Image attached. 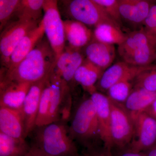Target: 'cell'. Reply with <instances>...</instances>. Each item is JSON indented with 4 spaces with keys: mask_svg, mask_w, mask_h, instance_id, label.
I'll list each match as a JSON object with an SVG mask.
<instances>
[{
    "mask_svg": "<svg viewBox=\"0 0 156 156\" xmlns=\"http://www.w3.org/2000/svg\"><path fill=\"white\" fill-rule=\"evenodd\" d=\"M31 134L32 144L47 156H81L70 135L68 122L57 121L36 127Z\"/></svg>",
    "mask_w": 156,
    "mask_h": 156,
    "instance_id": "cell-3",
    "label": "cell"
},
{
    "mask_svg": "<svg viewBox=\"0 0 156 156\" xmlns=\"http://www.w3.org/2000/svg\"><path fill=\"white\" fill-rule=\"evenodd\" d=\"M44 34L42 19L39 25L27 34L17 45L11 54L7 67L2 69L1 72L11 70L16 67L41 41Z\"/></svg>",
    "mask_w": 156,
    "mask_h": 156,
    "instance_id": "cell-13",
    "label": "cell"
},
{
    "mask_svg": "<svg viewBox=\"0 0 156 156\" xmlns=\"http://www.w3.org/2000/svg\"><path fill=\"white\" fill-rule=\"evenodd\" d=\"M144 67L131 66L123 61L118 62L104 71L96 84L97 91L101 93L106 92L113 85L123 79L136 75Z\"/></svg>",
    "mask_w": 156,
    "mask_h": 156,
    "instance_id": "cell-14",
    "label": "cell"
},
{
    "mask_svg": "<svg viewBox=\"0 0 156 156\" xmlns=\"http://www.w3.org/2000/svg\"><path fill=\"white\" fill-rule=\"evenodd\" d=\"M156 45L151 42L122 57V61L131 66L143 67L155 61Z\"/></svg>",
    "mask_w": 156,
    "mask_h": 156,
    "instance_id": "cell-23",
    "label": "cell"
},
{
    "mask_svg": "<svg viewBox=\"0 0 156 156\" xmlns=\"http://www.w3.org/2000/svg\"><path fill=\"white\" fill-rule=\"evenodd\" d=\"M69 87L54 71L42 92L36 127L59 121L68 122L71 114Z\"/></svg>",
    "mask_w": 156,
    "mask_h": 156,
    "instance_id": "cell-2",
    "label": "cell"
},
{
    "mask_svg": "<svg viewBox=\"0 0 156 156\" xmlns=\"http://www.w3.org/2000/svg\"><path fill=\"white\" fill-rule=\"evenodd\" d=\"M85 58L83 50L66 47L56 60L54 71L69 86L74 82L75 74Z\"/></svg>",
    "mask_w": 156,
    "mask_h": 156,
    "instance_id": "cell-12",
    "label": "cell"
},
{
    "mask_svg": "<svg viewBox=\"0 0 156 156\" xmlns=\"http://www.w3.org/2000/svg\"><path fill=\"white\" fill-rule=\"evenodd\" d=\"M135 133L131 144L126 149L143 152L156 144V120L144 112L134 119Z\"/></svg>",
    "mask_w": 156,
    "mask_h": 156,
    "instance_id": "cell-9",
    "label": "cell"
},
{
    "mask_svg": "<svg viewBox=\"0 0 156 156\" xmlns=\"http://www.w3.org/2000/svg\"><path fill=\"white\" fill-rule=\"evenodd\" d=\"M0 132L18 139H26L21 110L0 107Z\"/></svg>",
    "mask_w": 156,
    "mask_h": 156,
    "instance_id": "cell-18",
    "label": "cell"
},
{
    "mask_svg": "<svg viewBox=\"0 0 156 156\" xmlns=\"http://www.w3.org/2000/svg\"><path fill=\"white\" fill-rule=\"evenodd\" d=\"M56 62L53 49L44 37L16 67L1 72L0 85L11 82L32 84L41 80L53 71Z\"/></svg>",
    "mask_w": 156,
    "mask_h": 156,
    "instance_id": "cell-1",
    "label": "cell"
},
{
    "mask_svg": "<svg viewBox=\"0 0 156 156\" xmlns=\"http://www.w3.org/2000/svg\"><path fill=\"white\" fill-rule=\"evenodd\" d=\"M134 88H140L156 92V64L146 66L134 78Z\"/></svg>",
    "mask_w": 156,
    "mask_h": 156,
    "instance_id": "cell-28",
    "label": "cell"
},
{
    "mask_svg": "<svg viewBox=\"0 0 156 156\" xmlns=\"http://www.w3.org/2000/svg\"><path fill=\"white\" fill-rule=\"evenodd\" d=\"M69 121V134L75 142L87 149L96 146L95 141L100 139L99 126L95 104L90 96L79 103Z\"/></svg>",
    "mask_w": 156,
    "mask_h": 156,
    "instance_id": "cell-4",
    "label": "cell"
},
{
    "mask_svg": "<svg viewBox=\"0 0 156 156\" xmlns=\"http://www.w3.org/2000/svg\"><path fill=\"white\" fill-rule=\"evenodd\" d=\"M45 0H20L14 17L40 21Z\"/></svg>",
    "mask_w": 156,
    "mask_h": 156,
    "instance_id": "cell-26",
    "label": "cell"
},
{
    "mask_svg": "<svg viewBox=\"0 0 156 156\" xmlns=\"http://www.w3.org/2000/svg\"><path fill=\"white\" fill-rule=\"evenodd\" d=\"M110 100L111 131L113 148H116L119 150L126 149L134 138L135 133L134 121L123 105Z\"/></svg>",
    "mask_w": 156,
    "mask_h": 156,
    "instance_id": "cell-7",
    "label": "cell"
},
{
    "mask_svg": "<svg viewBox=\"0 0 156 156\" xmlns=\"http://www.w3.org/2000/svg\"><path fill=\"white\" fill-rule=\"evenodd\" d=\"M143 25L146 32L153 38L156 44V3L151 7Z\"/></svg>",
    "mask_w": 156,
    "mask_h": 156,
    "instance_id": "cell-31",
    "label": "cell"
},
{
    "mask_svg": "<svg viewBox=\"0 0 156 156\" xmlns=\"http://www.w3.org/2000/svg\"><path fill=\"white\" fill-rule=\"evenodd\" d=\"M24 156H47L42 153L41 151L33 144H31L30 150Z\"/></svg>",
    "mask_w": 156,
    "mask_h": 156,
    "instance_id": "cell-34",
    "label": "cell"
},
{
    "mask_svg": "<svg viewBox=\"0 0 156 156\" xmlns=\"http://www.w3.org/2000/svg\"><path fill=\"white\" fill-rule=\"evenodd\" d=\"M136 75L123 79L113 85L107 91V95L112 101L124 105L134 88L133 80Z\"/></svg>",
    "mask_w": 156,
    "mask_h": 156,
    "instance_id": "cell-27",
    "label": "cell"
},
{
    "mask_svg": "<svg viewBox=\"0 0 156 156\" xmlns=\"http://www.w3.org/2000/svg\"><path fill=\"white\" fill-rule=\"evenodd\" d=\"M156 99V92L134 88L123 105L134 120L138 115L146 111Z\"/></svg>",
    "mask_w": 156,
    "mask_h": 156,
    "instance_id": "cell-20",
    "label": "cell"
},
{
    "mask_svg": "<svg viewBox=\"0 0 156 156\" xmlns=\"http://www.w3.org/2000/svg\"><path fill=\"white\" fill-rule=\"evenodd\" d=\"M155 61H156V58H155Z\"/></svg>",
    "mask_w": 156,
    "mask_h": 156,
    "instance_id": "cell-37",
    "label": "cell"
},
{
    "mask_svg": "<svg viewBox=\"0 0 156 156\" xmlns=\"http://www.w3.org/2000/svg\"><path fill=\"white\" fill-rule=\"evenodd\" d=\"M64 24L66 41L70 48L83 50L93 39V31L82 23L68 19Z\"/></svg>",
    "mask_w": 156,
    "mask_h": 156,
    "instance_id": "cell-19",
    "label": "cell"
},
{
    "mask_svg": "<svg viewBox=\"0 0 156 156\" xmlns=\"http://www.w3.org/2000/svg\"><path fill=\"white\" fill-rule=\"evenodd\" d=\"M104 71L85 58L75 74L74 82L80 85L90 95L97 91L96 84Z\"/></svg>",
    "mask_w": 156,
    "mask_h": 156,
    "instance_id": "cell-21",
    "label": "cell"
},
{
    "mask_svg": "<svg viewBox=\"0 0 156 156\" xmlns=\"http://www.w3.org/2000/svg\"><path fill=\"white\" fill-rule=\"evenodd\" d=\"M143 152L147 156H156V144L150 149Z\"/></svg>",
    "mask_w": 156,
    "mask_h": 156,
    "instance_id": "cell-36",
    "label": "cell"
},
{
    "mask_svg": "<svg viewBox=\"0 0 156 156\" xmlns=\"http://www.w3.org/2000/svg\"><path fill=\"white\" fill-rule=\"evenodd\" d=\"M83 50L87 60L104 71L112 65L115 58V45L98 41L94 39Z\"/></svg>",
    "mask_w": 156,
    "mask_h": 156,
    "instance_id": "cell-16",
    "label": "cell"
},
{
    "mask_svg": "<svg viewBox=\"0 0 156 156\" xmlns=\"http://www.w3.org/2000/svg\"><path fill=\"white\" fill-rule=\"evenodd\" d=\"M30 147L26 140L14 138L0 132V156H24Z\"/></svg>",
    "mask_w": 156,
    "mask_h": 156,
    "instance_id": "cell-25",
    "label": "cell"
},
{
    "mask_svg": "<svg viewBox=\"0 0 156 156\" xmlns=\"http://www.w3.org/2000/svg\"><path fill=\"white\" fill-rule=\"evenodd\" d=\"M90 96L96 108L100 140L103 143V146L112 150L110 99L107 95L98 91L92 93Z\"/></svg>",
    "mask_w": 156,
    "mask_h": 156,
    "instance_id": "cell-11",
    "label": "cell"
},
{
    "mask_svg": "<svg viewBox=\"0 0 156 156\" xmlns=\"http://www.w3.org/2000/svg\"><path fill=\"white\" fill-rule=\"evenodd\" d=\"M151 42L156 45L153 38L148 34L142 27L139 30L134 31L127 35L126 40L118 46V53L122 58Z\"/></svg>",
    "mask_w": 156,
    "mask_h": 156,
    "instance_id": "cell-24",
    "label": "cell"
},
{
    "mask_svg": "<svg viewBox=\"0 0 156 156\" xmlns=\"http://www.w3.org/2000/svg\"><path fill=\"white\" fill-rule=\"evenodd\" d=\"M155 1L119 0V11L122 20L133 25H143L151 7Z\"/></svg>",
    "mask_w": 156,
    "mask_h": 156,
    "instance_id": "cell-15",
    "label": "cell"
},
{
    "mask_svg": "<svg viewBox=\"0 0 156 156\" xmlns=\"http://www.w3.org/2000/svg\"><path fill=\"white\" fill-rule=\"evenodd\" d=\"M31 85L17 82L0 85V107L21 110Z\"/></svg>",
    "mask_w": 156,
    "mask_h": 156,
    "instance_id": "cell-17",
    "label": "cell"
},
{
    "mask_svg": "<svg viewBox=\"0 0 156 156\" xmlns=\"http://www.w3.org/2000/svg\"><path fill=\"white\" fill-rule=\"evenodd\" d=\"M120 151L121 152L117 154V156H147L144 152L132 151L128 149Z\"/></svg>",
    "mask_w": 156,
    "mask_h": 156,
    "instance_id": "cell-33",
    "label": "cell"
},
{
    "mask_svg": "<svg viewBox=\"0 0 156 156\" xmlns=\"http://www.w3.org/2000/svg\"><path fill=\"white\" fill-rule=\"evenodd\" d=\"M100 5L107 14L121 27L122 20L119 11V0H94Z\"/></svg>",
    "mask_w": 156,
    "mask_h": 156,
    "instance_id": "cell-30",
    "label": "cell"
},
{
    "mask_svg": "<svg viewBox=\"0 0 156 156\" xmlns=\"http://www.w3.org/2000/svg\"><path fill=\"white\" fill-rule=\"evenodd\" d=\"M112 150L104 146L102 147L96 146L87 149L81 156H114Z\"/></svg>",
    "mask_w": 156,
    "mask_h": 156,
    "instance_id": "cell-32",
    "label": "cell"
},
{
    "mask_svg": "<svg viewBox=\"0 0 156 156\" xmlns=\"http://www.w3.org/2000/svg\"><path fill=\"white\" fill-rule=\"evenodd\" d=\"M41 21L13 20L1 32L0 55L2 69L7 67L11 54L20 41L36 28Z\"/></svg>",
    "mask_w": 156,
    "mask_h": 156,
    "instance_id": "cell-8",
    "label": "cell"
},
{
    "mask_svg": "<svg viewBox=\"0 0 156 156\" xmlns=\"http://www.w3.org/2000/svg\"><path fill=\"white\" fill-rule=\"evenodd\" d=\"M50 75L32 84L23 102L21 111L24 120L26 138L36 128L41 96Z\"/></svg>",
    "mask_w": 156,
    "mask_h": 156,
    "instance_id": "cell-10",
    "label": "cell"
},
{
    "mask_svg": "<svg viewBox=\"0 0 156 156\" xmlns=\"http://www.w3.org/2000/svg\"><path fill=\"white\" fill-rule=\"evenodd\" d=\"M60 2L65 15L70 19L82 23L88 27L95 28L104 23H111L120 27L94 0H70Z\"/></svg>",
    "mask_w": 156,
    "mask_h": 156,
    "instance_id": "cell-5",
    "label": "cell"
},
{
    "mask_svg": "<svg viewBox=\"0 0 156 156\" xmlns=\"http://www.w3.org/2000/svg\"><path fill=\"white\" fill-rule=\"evenodd\" d=\"M93 34V39L96 41L118 46L124 41L127 36L121 30V27L108 23L98 25L94 28Z\"/></svg>",
    "mask_w": 156,
    "mask_h": 156,
    "instance_id": "cell-22",
    "label": "cell"
},
{
    "mask_svg": "<svg viewBox=\"0 0 156 156\" xmlns=\"http://www.w3.org/2000/svg\"><path fill=\"white\" fill-rule=\"evenodd\" d=\"M145 112L154 117L156 120V99Z\"/></svg>",
    "mask_w": 156,
    "mask_h": 156,
    "instance_id": "cell-35",
    "label": "cell"
},
{
    "mask_svg": "<svg viewBox=\"0 0 156 156\" xmlns=\"http://www.w3.org/2000/svg\"><path fill=\"white\" fill-rule=\"evenodd\" d=\"M43 11L45 34L57 60L66 47L64 21L62 19L58 1L45 0Z\"/></svg>",
    "mask_w": 156,
    "mask_h": 156,
    "instance_id": "cell-6",
    "label": "cell"
},
{
    "mask_svg": "<svg viewBox=\"0 0 156 156\" xmlns=\"http://www.w3.org/2000/svg\"><path fill=\"white\" fill-rule=\"evenodd\" d=\"M20 0H0V30L14 17Z\"/></svg>",
    "mask_w": 156,
    "mask_h": 156,
    "instance_id": "cell-29",
    "label": "cell"
}]
</instances>
